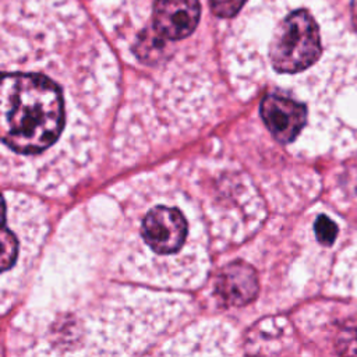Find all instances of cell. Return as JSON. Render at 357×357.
Listing matches in <instances>:
<instances>
[{
    "label": "cell",
    "mask_w": 357,
    "mask_h": 357,
    "mask_svg": "<svg viewBox=\"0 0 357 357\" xmlns=\"http://www.w3.org/2000/svg\"><path fill=\"white\" fill-rule=\"evenodd\" d=\"M257 273L250 265L233 262L220 271L216 280V294L226 305H245L257 297Z\"/></svg>",
    "instance_id": "cell-6"
},
{
    "label": "cell",
    "mask_w": 357,
    "mask_h": 357,
    "mask_svg": "<svg viewBox=\"0 0 357 357\" xmlns=\"http://www.w3.org/2000/svg\"><path fill=\"white\" fill-rule=\"evenodd\" d=\"M339 351L343 354H357V326H350L342 332Z\"/></svg>",
    "instance_id": "cell-11"
},
{
    "label": "cell",
    "mask_w": 357,
    "mask_h": 357,
    "mask_svg": "<svg viewBox=\"0 0 357 357\" xmlns=\"http://www.w3.org/2000/svg\"><path fill=\"white\" fill-rule=\"evenodd\" d=\"M141 231L145 243L156 254H172L185 240L187 222L178 209L160 205L145 215Z\"/></svg>",
    "instance_id": "cell-3"
},
{
    "label": "cell",
    "mask_w": 357,
    "mask_h": 357,
    "mask_svg": "<svg viewBox=\"0 0 357 357\" xmlns=\"http://www.w3.org/2000/svg\"><path fill=\"white\" fill-rule=\"evenodd\" d=\"M166 39L160 35L155 26L146 28L138 36L135 45V53L144 63H155L158 61L166 52Z\"/></svg>",
    "instance_id": "cell-7"
},
{
    "label": "cell",
    "mask_w": 357,
    "mask_h": 357,
    "mask_svg": "<svg viewBox=\"0 0 357 357\" xmlns=\"http://www.w3.org/2000/svg\"><path fill=\"white\" fill-rule=\"evenodd\" d=\"M317 240L322 245H332L337 236V226L325 215H319L314 225Z\"/></svg>",
    "instance_id": "cell-9"
},
{
    "label": "cell",
    "mask_w": 357,
    "mask_h": 357,
    "mask_svg": "<svg viewBox=\"0 0 357 357\" xmlns=\"http://www.w3.org/2000/svg\"><path fill=\"white\" fill-rule=\"evenodd\" d=\"M322 50V33L317 18L307 8H296L275 29L269 57L276 71L296 74L315 64Z\"/></svg>",
    "instance_id": "cell-2"
},
{
    "label": "cell",
    "mask_w": 357,
    "mask_h": 357,
    "mask_svg": "<svg viewBox=\"0 0 357 357\" xmlns=\"http://www.w3.org/2000/svg\"><path fill=\"white\" fill-rule=\"evenodd\" d=\"M245 0H209L211 10L216 17L230 18L234 17Z\"/></svg>",
    "instance_id": "cell-10"
},
{
    "label": "cell",
    "mask_w": 357,
    "mask_h": 357,
    "mask_svg": "<svg viewBox=\"0 0 357 357\" xmlns=\"http://www.w3.org/2000/svg\"><path fill=\"white\" fill-rule=\"evenodd\" d=\"M199 21L198 0H156L153 6V26L169 40L184 39Z\"/></svg>",
    "instance_id": "cell-5"
},
{
    "label": "cell",
    "mask_w": 357,
    "mask_h": 357,
    "mask_svg": "<svg viewBox=\"0 0 357 357\" xmlns=\"http://www.w3.org/2000/svg\"><path fill=\"white\" fill-rule=\"evenodd\" d=\"M261 116L271 134L279 142L289 144L304 127L307 110L304 105L287 96L269 93L261 102Z\"/></svg>",
    "instance_id": "cell-4"
},
{
    "label": "cell",
    "mask_w": 357,
    "mask_h": 357,
    "mask_svg": "<svg viewBox=\"0 0 357 357\" xmlns=\"http://www.w3.org/2000/svg\"><path fill=\"white\" fill-rule=\"evenodd\" d=\"M350 13H351L353 25L357 29V0H351V3H350Z\"/></svg>",
    "instance_id": "cell-12"
},
{
    "label": "cell",
    "mask_w": 357,
    "mask_h": 357,
    "mask_svg": "<svg viewBox=\"0 0 357 357\" xmlns=\"http://www.w3.org/2000/svg\"><path fill=\"white\" fill-rule=\"evenodd\" d=\"M0 134L18 153H39L63 128V98L47 77L29 73L4 74L0 95Z\"/></svg>",
    "instance_id": "cell-1"
},
{
    "label": "cell",
    "mask_w": 357,
    "mask_h": 357,
    "mask_svg": "<svg viewBox=\"0 0 357 357\" xmlns=\"http://www.w3.org/2000/svg\"><path fill=\"white\" fill-rule=\"evenodd\" d=\"M1 244H3V252H1V269L7 271L10 266L14 265L17 252H18V243L13 231L8 230L7 225L3 227L1 233Z\"/></svg>",
    "instance_id": "cell-8"
}]
</instances>
